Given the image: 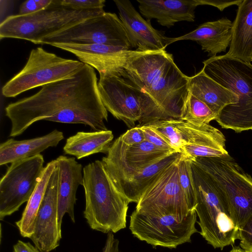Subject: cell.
<instances>
[{
    "mask_svg": "<svg viewBox=\"0 0 252 252\" xmlns=\"http://www.w3.org/2000/svg\"><path fill=\"white\" fill-rule=\"evenodd\" d=\"M178 176L181 188L190 211L196 206V193L192 175L191 158L183 154L178 163Z\"/></svg>",
    "mask_w": 252,
    "mask_h": 252,
    "instance_id": "27",
    "label": "cell"
},
{
    "mask_svg": "<svg viewBox=\"0 0 252 252\" xmlns=\"http://www.w3.org/2000/svg\"><path fill=\"white\" fill-rule=\"evenodd\" d=\"M203 63L208 76L238 96V102L225 106L215 120L236 132L252 130V64L225 55L210 57Z\"/></svg>",
    "mask_w": 252,
    "mask_h": 252,
    "instance_id": "3",
    "label": "cell"
},
{
    "mask_svg": "<svg viewBox=\"0 0 252 252\" xmlns=\"http://www.w3.org/2000/svg\"><path fill=\"white\" fill-rule=\"evenodd\" d=\"M195 210L186 217L171 214L147 213L135 210L130 215L129 229L141 241L154 247L176 248L191 242V236L198 231L195 228Z\"/></svg>",
    "mask_w": 252,
    "mask_h": 252,
    "instance_id": "9",
    "label": "cell"
},
{
    "mask_svg": "<svg viewBox=\"0 0 252 252\" xmlns=\"http://www.w3.org/2000/svg\"><path fill=\"white\" fill-rule=\"evenodd\" d=\"M189 92L205 103L217 116L226 105L236 103L238 96L208 76L202 70L189 77Z\"/></svg>",
    "mask_w": 252,
    "mask_h": 252,
    "instance_id": "21",
    "label": "cell"
},
{
    "mask_svg": "<svg viewBox=\"0 0 252 252\" xmlns=\"http://www.w3.org/2000/svg\"><path fill=\"white\" fill-rule=\"evenodd\" d=\"M113 137L110 130L79 131L66 139L63 150L78 159L96 153L107 154Z\"/></svg>",
    "mask_w": 252,
    "mask_h": 252,
    "instance_id": "24",
    "label": "cell"
},
{
    "mask_svg": "<svg viewBox=\"0 0 252 252\" xmlns=\"http://www.w3.org/2000/svg\"><path fill=\"white\" fill-rule=\"evenodd\" d=\"M98 88L107 111L129 127L136 122L142 126L167 119L138 88L120 75L99 74Z\"/></svg>",
    "mask_w": 252,
    "mask_h": 252,
    "instance_id": "7",
    "label": "cell"
},
{
    "mask_svg": "<svg viewBox=\"0 0 252 252\" xmlns=\"http://www.w3.org/2000/svg\"><path fill=\"white\" fill-rule=\"evenodd\" d=\"M239 231L240 247L246 252H252V214Z\"/></svg>",
    "mask_w": 252,
    "mask_h": 252,
    "instance_id": "30",
    "label": "cell"
},
{
    "mask_svg": "<svg viewBox=\"0 0 252 252\" xmlns=\"http://www.w3.org/2000/svg\"><path fill=\"white\" fill-rule=\"evenodd\" d=\"M232 23L226 18L207 22L199 25L195 30L177 37H167V45L173 42L190 40L199 44L208 56L226 52L231 40Z\"/></svg>",
    "mask_w": 252,
    "mask_h": 252,
    "instance_id": "18",
    "label": "cell"
},
{
    "mask_svg": "<svg viewBox=\"0 0 252 252\" xmlns=\"http://www.w3.org/2000/svg\"><path fill=\"white\" fill-rule=\"evenodd\" d=\"M192 158L210 178L239 230L252 214V178L229 154Z\"/></svg>",
    "mask_w": 252,
    "mask_h": 252,
    "instance_id": "6",
    "label": "cell"
},
{
    "mask_svg": "<svg viewBox=\"0 0 252 252\" xmlns=\"http://www.w3.org/2000/svg\"><path fill=\"white\" fill-rule=\"evenodd\" d=\"M53 0H27L22 3L20 6V15L32 14L43 10L48 6Z\"/></svg>",
    "mask_w": 252,
    "mask_h": 252,
    "instance_id": "32",
    "label": "cell"
},
{
    "mask_svg": "<svg viewBox=\"0 0 252 252\" xmlns=\"http://www.w3.org/2000/svg\"><path fill=\"white\" fill-rule=\"evenodd\" d=\"M177 124L182 136V154L192 158H216L228 155L225 138L209 124L196 125L180 119Z\"/></svg>",
    "mask_w": 252,
    "mask_h": 252,
    "instance_id": "16",
    "label": "cell"
},
{
    "mask_svg": "<svg viewBox=\"0 0 252 252\" xmlns=\"http://www.w3.org/2000/svg\"><path fill=\"white\" fill-rule=\"evenodd\" d=\"M64 139L63 132L54 129L50 133L32 139H9L0 144V165L29 158L40 154L49 147L57 146Z\"/></svg>",
    "mask_w": 252,
    "mask_h": 252,
    "instance_id": "20",
    "label": "cell"
},
{
    "mask_svg": "<svg viewBox=\"0 0 252 252\" xmlns=\"http://www.w3.org/2000/svg\"><path fill=\"white\" fill-rule=\"evenodd\" d=\"M85 190L84 216L90 228L104 233H116L126 227L129 201L117 189L96 160L83 169Z\"/></svg>",
    "mask_w": 252,
    "mask_h": 252,
    "instance_id": "4",
    "label": "cell"
},
{
    "mask_svg": "<svg viewBox=\"0 0 252 252\" xmlns=\"http://www.w3.org/2000/svg\"><path fill=\"white\" fill-rule=\"evenodd\" d=\"M183 154L173 153L151 164L140 173L115 185L118 190L130 202L138 203L150 184L166 168L180 158Z\"/></svg>",
    "mask_w": 252,
    "mask_h": 252,
    "instance_id": "23",
    "label": "cell"
},
{
    "mask_svg": "<svg viewBox=\"0 0 252 252\" xmlns=\"http://www.w3.org/2000/svg\"><path fill=\"white\" fill-rule=\"evenodd\" d=\"M230 252H246L242 249L239 247H234Z\"/></svg>",
    "mask_w": 252,
    "mask_h": 252,
    "instance_id": "37",
    "label": "cell"
},
{
    "mask_svg": "<svg viewBox=\"0 0 252 252\" xmlns=\"http://www.w3.org/2000/svg\"><path fill=\"white\" fill-rule=\"evenodd\" d=\"M120 75L138 88L167 119H180L189 77L165 50L145 52L129 60Z\"/></svg>",
    "mask_w": 252,
    "mask_h": 252,
    "instance_id": "2",
    "label": "cell"
},
{
    "mask_svg": "<svg viewBox=\"0 0 252 252\" xmlns=\"http://www.w3.org/2000/svg\"><path fill=\"white\" fill-rule=\"evenodd\" d=\"M217 117L203 101L189 92L182 108L180 120L193 125L209 124Z\"/></svg>",
    "mask_w": 252,
    "mask_h": 252,
    "instance_id": "26",
    "label": "cell"
},
{
    "mask_svg": "<svg viewBox=\"0 0 252 252\" xmlns=\"http://www.w3.org/2000/svg\"><path fill=\"white\" fill-rule=\"evenodd\" d=\"M62 4L76 10L103 9L104 0H61Z\"/></svg>",
    "mask_w": 252,
    "mask_h": 252,
    "instance_id": "29",
    "label": "cell"
},
{
    "mask_svg": "<svg viewBox=\"0 0 252 252\" xmlns=\"http://www.w3.org/2000/svg\"><path fill=\"white\" fill-rule=\"evenodd\" d=\"M58 169L48 181L30 239L40 252H50L60 245L62 238L58 222Z\"/></svg>",
    "mask_w": 252,
    "mask_h": 252,
    "instance_id": "14",
    "label": "cell"
},
{
    "mask_svg": "<svg viewBox=\"0 0 252 252\" xmlns=\"http://www.w3.org/2000/svg\"><path fill=\"white\" fill-rule=\"evenodd\" d=\"M42 155L11 163L0 181V219L17 211L28 202L42 175Z\"/></svg>",
    "mask_w": 252,
    "mask_h": 252,
    "instance_id": "11",
    "label": "cell"
},
{
    "mask_svg": "<svg viewBox=\"0 0 252 252\" xmlns=\"http://www.w3.org/2000/svg\"></svg>",
    "mask_w": 252,
    "mask_h": 252,
    "instance_id": "38",
    "label": "cell"
},
{
    "mask_svg": "<svg viewBox=\"0 0 252 252\" xmlns=\"http://www.w3.org/2000/svg\"><path fill=\"white\" fill-rule=\"evenodd\" d=\"M13 252H40L38 249L30 242L19 240L13 246Z\"/></svg>",
    "mask_w": 252,
    "mask_h": 252,
    "instance_id": "36",
    "label": "cell"
},
{
    "mask_svg": "<svg viewBox=\"0 0 252 252\" xmlns=\"http://www.w3.org/2000/svg\"><path fill=\"white\" fill-rule=\"evenodd\" d=\"M104 44L131 47L122 22L113 13H104L43 38L38 44Z\"/></svg>",
    "mask_w": 252,
    "mask_h": 252,
    "instance_id": "10",
    "label": "cell"
},
{
    "mask_svg": "<svg viewBox=\"0 0 252 252\" xmlns=\"http://www.w3.org/2000/svg\"><path fill=\"white\" fill-rule=\"evenodd\" d=\"M52 46L74 54L80 62L95 68L99 74L120 75L129 60L145 52L104 44L61 43Z\"/></svg>",
    "mask_w": 252,
    "mask_h": 252,
    "instance_id": "13",
    "label": "cell"
},
{
    "mask_svg": "<svg viewBox=\"0 0 252 252\" xmlns=\"http://www.w3.org/2000/svg\"><path fill=\"white\" fill-rule=\"evenodd\" d=\"M85 63L48 52L42 47L31 50L26 65L2 88L6 97H14L33 88L73 76Z\"/></svg>",
    "mask_w": 252,
    "mask_h": 252,
    "instance_id": "8",
    "label": "cell"
},
{
    "mask_svg": "<svg viewBox=\"0 0 252 252\" xmlns=\"http://www.w3.org/2000/svg\"><path fill=\"white\" fill-rule=\"evenodd\" d=\"M225 55L252 62V0H243L238 6L229 49Z\"/></svg>",
    "mask_w": 252,
    "mask_h": 252,
    "instance_id": "22",
    "label": "cell"
},
{
    "mask_svg": "<svg viewBox=\"0 0 252 252\" xmlns=\"http://www.w3.org/2000/svg\"><path fill=\"white\" fill-rule=\"evenodd\" d=\"M140 12L148 20L170 28L180 21L193 22L197 0H137Z\"/></svg>",
    "mask_w": 252,
    "mask_h": 252,
    "instance_id": "19",
    "label": "cell"
},
{
    "mask_svg": "<svg viewBox=\"0 0 252 252\" xmlns=\"http://www.w3.org/2000/svg\"><path fill=\"white\" fill-rule=\"evenodd\" d=\"M5 111L11 123V137L22 134L41 120L108 130V112L101 100L96 73L86 63L73 76L43 86L32 95L9 104Z\"/></svg>",
    "mask_w": 252,
    "mask_h": 252,
    "instance_id": "1",
    "label": "cell"
},
{
    "mask_svg": "<svg viewBox=\"0 0 252 252\" xmlns=\"http://www.w3.org/2000/svg\"><path fill=\"white\" fill-rule=\"evenodd\" d=\"M120 137L126 146L139 144L146 140L143 131L138 126L131 128Z\"/></svg>",
    "mask_w": 252,
    "mask_h": 252,
    "instance_id": "33",
    "label": "cell"
},
{
    "mask_svg": "<svg viewBox=\"0 0 252 252\" xmlns=\"http://www.w3.org/2000/svg\"><path fill=\"white\" fill-rule=\"evenodd\" d=\"M56 161L58 169V222L61 230L63 218L65 213L75 222L74 207L77 189L79 186L83 185V168L73 157L60 156Z\"/></svg>",
    "mask_w": 252,
    "mask_h": 252,
    "instance_id": "17",
    "label": "cell"
},
{
    "mask_svg": "<svg viewBox=\"0 0 252 252\" xmlns=\"http://www.w3.org/2000/svg\"><path fill=\"white\" fill-rule=\"evenodd\" d=\"M131 47L140 52L165 50L167 38L145 20L128 0H114Z\"/></svg>",
    "mask_w": 252,
    "mask_h": 252,
    "instance_id": "15",
    "label": "cell"
},
{
    "mask_svg": "<svg viewBox=\"0 0 252 252\" xmlns=\"http://www.w3.org/2000/svg\"><path fill=\"white\" fill-rule=\"evenodd\" d=\"M243 0H197L199 5H209L218 8L222 11L225 8L233 5L238 6Z\"/></svg>",
    "mask_w": 252,
    "mask_h": 252,
    "instance_id": "34",
    "label": "cell"
},
{
    "mask_svg": "<svg viewBox=\"0 0 252 252\" xmlns=\"http://www.w3.org/2000/svg\"><path fill=\"white\" fill-rule=\"evenodd\" d=\"M146 125L159 133L177 152L182 154L184 144L181 131L177 126V119L162 120Z\"/></svg>",
    "mask_w": 252,
    "mask_h": 252,
    "instance_id": "28",
    "label": "cell"
},
{
    "mask_svg": "<svg viewBox=\"0 0 252 252\" xmlns=\"http://www.w3.org/2000/svg\"><path fill=\"white\" fill-rule=\"evenodd\" d=\"M57 166L56 159L48 162L45 166L41 178L34 192L27 203L22 217L16 221L21 236L29 238L33 233L35 220L42 202L49 178Z\"/></svg>",
    "mask_w": 252,
    "mask_h": 252,
    "instance_id": "25",
    "label": "cell"
},
{
    "mask_svg": "<svg viewBox=\"0 0 252 252\" xmlns=\"http://www.w3.org/2000/svg\"><path fill=\"white\" fill-rule=\"evenodd\" d=\"M104 9L76 10L53 0L46 8L26 15L7 17L0 24V39L17 38L35 44L43 38L98 16Z\"/></svg>",
    "mask_w": 252,
    "mask_h": 252,
    "instance_id": "5",
    "label": "cell"
},
{
    "mask_svg": "<svg viewBox=\"0 0 252 252\" xmlns=\"http://www.w3.org/2000/svg\"><path fill=\"white\" fill-rule=\"evenodd\" d=\"M139 126L144 133L146 140L160 148L177 152L170 146L163 137L154 129L147 125Z\"/></svg>",
    "mask_w": 252,
    "mask_h": 252,
    "instance_id": "31",
    "label": "cell"
},
{
    "mask_svg": "<svg viewBox=\"0 0 252 252\" xmlns=\"http://www.w3.org/2000/svg\"><path fill=\"white\" fill-rule=\"evenodd\" d=\"M119 241L115 239L112 232L108 233L103 252H119Z\"/></svg>",
    "mask_w": 252,
    "mask_h": 252,
    "instance_id": "35",
    "label": "cell"
},
{
    "mask_svg": "<svg viewBox=\"0 0 252 252\" xmlns=\"http://www.w3.org/2000/svg\"><path fill=\"white\" fill-rule=\"evenodd\" d=\"M180 158L164 169L147 188L137 203L136 210L171 214L181 218L193 211L188 206L179 183Z\"/></svg>",
    "mask_w": 252,
    "mask_h": 252,
    "instance_id": "12",
    "label": "cell"
}]
</instances>
